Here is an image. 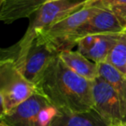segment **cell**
Masks as SVG:
<instances>
[{"instance_id": "16", "label": "cell", "mask_w": 126, "mask_h": 126, "mask_svg": "<svg viewBox=\"0 0 126 126\" xmlns=\"http://www.w3.org/2000/svg\"><path fill=\"white\" fill-rule=\"evenodd\" d=\"M112 11L120 18L123 21V23H124L126 28V4L124 5H119V6H116V7L111 8Z\"/></svg>"}, {"instance_id": "13", "label": "cell", "mask_w": 126, "mask_h": 126, "mask_svg": "<svg viewBox=\"0 0 126 126\" xmlns=\"http://www.w3.org/2000/svg\"><path fill=\"white\" fill-rule=\"evenodd\" d=\"M97 65L99 77L105 79L115 90L120 97L126 110V75L106 61L98 63Z\"/></svg>"}, {"instance_id": "3", "label": "cell", "mask_w": 126, "mask_h": 126, "mask_svg": "<svg viewBox=\"0 0 126 126\" xmlns=\"http://www.w3.org/2000/svg\"><path fill=\"white\" fill-rule=\"evenodd\" d=\"M38 91L10 60H0V117L6 115Z\"/></svg>"}, {"instance_id": "1", "label": "cell", "mask_w": 126, "mask_h": 126, "mask_svg": "<svg viewBox=\"0 0 126 126\" xmlns=\"http://www.w3.org/2000/svg\"><path fill=\"white\" fill-rule=\"evenodd\" d=\"M36 87L61 112L93 110V81L73 72L59 55L50 63Z\"/></svg>"}, {"instance_id": "20", "label": "cell", "mask_w": 126, "mask_h": 126, "mask_svg": "<svg viewBox=\"0 0 126 126\" xmlns=\"http://www.w3.org/2000/svg\"><path fill=\"white\" fill-rule=\"evenodd\" d=\"M123 33H125L126 34V28L124 29V32H123Z\"/></svg>"}, {"instance_id": "7", "label": "cell", "mask_w": 126, "mask_h": 126, "mask_svg": "<svg viewBox=\"0 0 126 126\" xmlns=\"http://www.w3.org/2000/svg\"><path fill=\"white\" fill-rule=\"evenodd\" d=\"M60 53L52 43L37 35L27 54L22 69L23 75L36 86L53 60Z\"/></svg>"}, {"instance_id": "18", "label": "cell", "mask_w": 126, "mask_h": 126, "mask_svg": "<svg viewBox=\"0 0 126 126\" xmlns=\"http://www.w3.org/2000/svg\"><path fill=\"white\" fill-rule=\"evenodd\" d=\"M0 126H9V125L4 124V123H3V122H0Z\"/></svg>"}, {"instance_id": "4", "label": "cell", "mask_w": 126, "mask_h": 126, "mask_svg": "<svg viewBox=\"0 0 126 126\" xmlns=\"http://www.w3.org/2000/svg\"><path fill=\"white\" fill-rule=\"evenodd\" d=\"M60 110L37 91L30 98L0 117V122L9 126H51Z\"/></svg>"}, {"instance_id": "9", "label": "cell", "mask_w": 126, "mask_h": 126, "mask_svg": "<svg viewBox=\"0 0 126 126\" xmlns=\"http://www.w3.org/2000/svg\"><path fill=\"white\" fill-rule=\"evenodd\" d=\"M120 34H103L86 36L78 42V51L97 64L105 62L118 40Z\"/></svg>"}, {"instance_id": "19", "label": "cell", "mask_w": 126, "mask_h": 126, "mask_svg": "<svg viewBox=\"0 0 126 126\" xmlns=\"http://www.w3.org/2000/svg\"><path fill=\"white\" fill-rule=\"evenodd\" d=\"M53 1H60V0H47V3H48V2H53Z\"/></svg>"}, {"instance_id": "6", "label": "cell", "mask_w": 126, "mask_h": 126, "mask_svg": "<svg viewBox=\"0 0 126 126\" xmlns=\"http://www.w3.org/2000/svg\"><path fill=\"white\" fill-rule=\"evenodd\" d=\"M93 110L110 126L126 122V110L120 97L101 77L93 81Z\"/></svg>"}, {"instance_id": "14", "label": "cell", "mask_w": 126, "mask_h": 126, "mask_svg": "<svg viewBox=\"0 0 126 126\" xmlns=\"http://www.w3.org/2000/svg\"><path fill=\"white\" fill-rule=\"evenodd\" d=\"M106 62L126 75V34L121 33L117 42L111 49Z\"/></svg>"}, {"instance_id": "8", "label": "cell", "mask_w": 126, "mask_h": 126, "mask_svg": "<svg viewBox=\"0 0 126 126\" xmlns=\"http://www.w3.org/2000/svg\"><path fill=\"white\" fill-rule=\"evenodd\" d=\"M125 29L123 21L110 9L99 8L96 13L74 33L70 40L72 47L80 39L88 35L103 34H120Z\"/></svg>"}, {"instance_id": "10", "label": "cell", "mask_w": 126, "mask_h": 126, "mask_svg": "<svg viewBox=\"0 0 126 126\" xmlns=\"http://www.w3.org/2000/svg\"><path fill=\"white\" fill-rule=\"evenodd\" d=\"M47 0H0V20L10 24L36 13Z\"/></svg>"}, {"instance_id": "2", "label": "cell", "mask_w": 126, "mask_h": 126, "mask_svg": "<svg viewBox=\"0 0 126 126\" xmlns=\"http://www.w3.org/2000/svg\"><path fill=\"white\" fill-rule=\"evenodd\" d=\"M86 4L87 0H60L45 4L35 13L23 36L14 45L1 49L0 60L13 61L22 72L29 50L37 35Z\"/></svg>"}, {"instance_id": "17", "label": "cell", "mask_w": 126, "mask_h": 126, "mask_svg": "<svg viewBox=\"0 0 126 126\" xmlns=\"http://www.w3.org/2000/svg\"><path fill=\"white\" fill-rule=\"evenodd\" d=\"M114 126H126V122H124L120 124H117V125H114Z\"/></svg>"}, {"instance_id": "11", "label": "cell", "mask_w": 126, "mask_h": 126, "mask_svg": "<svg viewBox=\"0 0 126 126\" xmlns=\"http://www.w3.org/2000/svg\"><path fill=\"white\" fill-rule=\"evenodd\" d=\"M59 57L69 69L87 80L93 81L99 77L97 63L85 57L79 51H62Z\"/></svg>"}, {"instance_id": "15", "label": "cell", "mask_w": 126, "mask_h": 126, "mask_svg": "<svg viewBox=\"0 0 126 126\" xmlns=\"http://www.w3.org/2000/svg\"><path fill=\"white\" fill-rule=\"evenodd\" d=\"M87 4L98 8L111 9L116 6L126 4V0H87Z\"/></svg>"}, {"instance_id": "12", "label": "cell", "mask_w": 126, "mask_h": 126, "mask_svg": "<svg viewBox=\"0 0 126 126\" xmlns=\"http://www.w3.org/2000/svg\"><path fill=\"white\" fill-rule=\"evenodd\" d=\"M51 126H110L95 110L83 112H59Z\"/></svg>"}, {"instance_id": "5", "label": "cell", "mask_w": 126, "mask_h": 126, "mask_svg": "<svg viewBox=\"0 0 126 126\" xmlns=\"http://www.w3.org/2000/svg\"><path fill=\"white\" fill-rule=\"evenodd\" d=\"M98 7L88 5L86 4L84 7L62 18L37 35H41L46 41L52 43L59 53L65 50H71L73 48L70 43L72 36L79 28L98 11Z\"/></svg>"}]
</instances>
